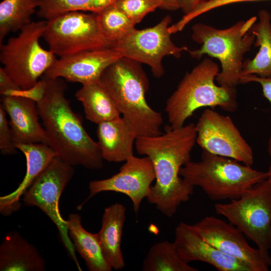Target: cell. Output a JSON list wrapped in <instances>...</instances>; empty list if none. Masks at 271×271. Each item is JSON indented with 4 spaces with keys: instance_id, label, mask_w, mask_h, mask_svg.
Segmentation results:
<instances>
[{
    "instance_id": "1",
    "label": "cell",
    "mask_w": 271,
    "mask_h": 271,
    "mask_svg": "<svg viewBox=\"0 0 271 271\" xmlns=\"http://www.w3.org/2000/svg\"><path fill=\"white\" fill-rule=\"evenodd\" d=\"M196 139V124L190 123L177 128L168 125L164 133L139 137L135 141L138 153L150 158L155 172V183L148 201L168 217H172L193 193L194 187L180 176V171L191 161Z\"/></svg>"
},
{
    "instance_id": "2",
    "label": "cell",
    "mask_w": 271,
    "mask_h": 271,
    "mask_svg": "<svg viewBox=\"0 0 271 271\" xmlns=\"http://www.w3.org/2000/svg\"><path fill=\"white\" fill-rule=\"evenodd\" d=\"M45 78L47 81L46 92L37 104L48 145L57 157L73 166L101 169L104 160L99 145L89 135L79 115L73 110L65 96L67 85L64 81L62 78Z\"/></svg>"
},
{
    "instance_id": "3",
    "label": "cell",
    "mask_w": 271,
    "mask_h": 271,
    "mask_svg": "<svg viewBox=\"0 0 271 271\" xmlns=\"http://www.w3.org/2000/svg\"><path fill=\"white\" fill-rule=\"evenodd\" d=\"M99 81L138 137L162 133V114L146 100L149 83L141 63L121 57L104 70Z\"/></svg>"
},
{
    "instance_id": "4",
    "label": "cell",
    "mask_w": 271,
    "mask_h": 271,
    "mask_svg": "<svg viewBox=\"0 0 271 271\" xmlns=\"http://www.w3.org/2000/svg\"><path fill=\"white\" fill-rule=\"evenodd\" d=\"M219 72L218 64L207 58L185 74L166 102L165 111L171 127L183 126L200 108L218 107L230 112L236 110V87L217 85L215 80Z\"/></svg>"
},
{
    "instance_id": "5",
    "label": "cell",
    "mask_w": 271,
    "mask_h": 271,
    "mask_svg": "<svg viewBox=\"0 0 271 271\" xmlns=\"http://www.w3.org/2000/svg\"><path fill=\"white\" fill-rule=\"evenodd\" d=\"M256 20L257 17L253 16L223 29L197 23L192 28L191 37L202 45L199 49H189L188 52L194 59H199L204 55L217 59L221 67L216 77L218 84L236 87L240 84L243 56L254 44L255 36L249 30Z\"/></svg>"
},
{
    "instance_id": "6",
    "label": "cell",
    "mask_w": 271,
    "mask_h": 271,
    "mask_svg": "<svg viewBox=\"0 0 271 271\" xmlns=\"http://www.w3.org/2000/svg\"><path fill=\"white\" fill-rule=\"evenodd\" d=\"M180 175L191 185L200 187L215 201L238 199L267 176V172L205 151L200 161H190L183 166Z\"/></svg>"
},
{
    "instance_id": "7",
    "label": "cell",
    "mask_w": 271,
    "mask_h": 271,
    "mask_svg": "<svg viewBox=\"0 0 271 271\" xmlns=\"http://www.w3.org/2000/svg\"><path fill=\"white\" fill-rule=\"evenodd\" d=\"M46 23V20L31 22L21 29L18 36L0 44L2 67L21 89L34 85L57 59L40 43Z\"/></svg>"
},
{
    "instance_id": "8",
    "label": "cell",
    "mask_w": 271,
    "mask_h": 271,
    "mask_svg": "<svg viewBox=\"0 0 271 271\" xmlns=\"http://www.w3.org/2000/svg\"><path fill=\"white\" fill-rule=\"evenodd\" d=\"M214 208L217 214L226 217L256 245L271 265V188L266 179L238 199L215 204Z\"/></svg>"
},
{
    "instance_id": "9",
    "label": "cell",
    "mask_w": 271,
    "mask_h": 271,
    "mask_svg": "<svg viewBox=\"0 0 271 271\" xmlns=\"http://www.w3.org/2000/svg\"><path fill=\"white\" fill-rule=\"evenodd\" d=\"M43 38L59 58L85 51L112 48L101 30L95 13H65L47 21Z\"/></svg>"
},
{
    "instance_id": "10",
    "label": "cell",
    "mask_w": 271,
    "mask_h": 271,
    "mask_svg": "<svg viewBox=\"0 0 271 271\" xmlns=\"http://www.w3.org/2000/svg\"><path fill=\"white\" fill-rule=\"evenodd\" d=\"M74 172L73 166L55 157L25 193L23 200L27 206L39 207L56 225L70 257L82 270L69 236L67 221L63 219L59 210L61 195Z\"/></svg>"
},
{
    "instance_id": "11",
    "label": "cell",
    "mask_w": 271,
    "mask_h": 271,
    "mask_svg": "<svg viewBox=\"0 0 271 271\" xmlns=\"http://www.w3.org/2000/svg\"><path fill=\"white\" fill-rule=\"evenodd\" d=\"M172 18L165 16L155 26L142 30L133 29L125 37L115 42L112 48L121 57L148 65L153 75L159 78L164 74V57L171 56L179 58L187 46L178 47L172 41L168 31Z\"/></svg>"
},
{
    "instance_id": "12",
    "label": "cell",
    "mask_w": 271,
    "mask_h": 271,
    "mask_svg": "<svg viewBox=\"0 0 271 271\" xmlns=\"http://www.w3.org/2000/svg\"><path fill=\"white\" fill-rule=\"evenodd\" d=\"M195 124L196 143L203 151L247 166L253 164V150L230 117L207 108Z\"/></svg>"
},
{
    "instance_id": "13",
    "label": "cell",
    "mask_w": 271,
    "mask_h": 271,
    "mask_svg": "<svg viewBox=\"0 0 271 271\" xmlns=\"http://www.w3.org/2000/svg\"><path fill=\"white\" fill-rule=\"evenodd\" d=\"M192 226L206 241L222 252L245 263L252 271L268 270L269 265L259 249L251 246L243 233L230 222L209 216Z\"/></svg>"
},
{
    "instance_id": "14",
    "label": "cell",
    "mask_w": 271,
    "mask_h": 271,
    "mask_svg": "<svg viewBox=\"0 0 271 271\" xmlns=\"http://www.w3.org/2000/svg\"><path fill=\"white\" fill-rule=\"evenodd\" d=\"M155 179L154 168L150 158L133 156L125 161L116 174L107 179L90 181L89 195L85 202L101 192L120 193L129 198L137 214L143 200L149 196Z\"/></svg>"
},
{
    "instance_id": "15",
    "label": "cell",
    "mask_w": 271,
    "mask_h": 271,
    "mask_svg": "<svg viewBox=\"0 0 271 271\" xmlns=\"http://www.w3.org/2000/svg\"><path fill=\"white\" fill-rule=\"evenodd\" d=\"M121 57L113 48L94 50L59 58L43 75L82 85L99 81L104 70Z\"/></svg>"
},
{
    "instance_id": "16",
    "label": "cell",
    "mask_w": 271,
    "mask_h": 271,
    "mask_svg": "<svg viewBox=\"0 0 271 271\" xmlns=\"http://www.w3.org/2000/svg\"><path fill=\"white\" fill-rule=\"evenodd\" d=\"M182 259L206 262L219 271H252L246 264L222 252L201 238L192 225L181 222L175 231L173 242Z\"/></svg>"
},
{
    "instance_id": "17",
    "label": "cell",
    "mask_w": 271,
    "mask_h": 271,
    "mask_svg": "<svg viewBox=\"0 0 271 271\" xmlns=\"http://www.w3.org/2000/svg\"><path fill=\"white\" fill-rule=\"evenodd\" d=\"M1 105L10 117L13 141L18 144L48 142L43 125L39 122L37 104L35 101L20 97L2 96Z\"/></svg>"
},
{
    "instance_id": "18",
    "label": "cell",
    "mask_w": 271,
    "mask_h": 271,
    "mask_svg": "<svg viewBox=\"0 0 271 271\" xmlns=\"http://www.w3.org/2000/svg\"><path fill=\"white\" fill-rule=\"evenodd\" d=\"M16 147L26 157V172L23 181L14 192L0 197V211L4 215H9L20 208L21 197L57 157L55 152L48 145L43 143L18 144Z\"/></svg>"
},
{
    "instance_id": "19",
    "label": "cell",
    "mask_w": 271,
    "mask_h": 271,
    "mask_svg": "<svg viewBox=\"0 0 271 271\" xmlns=\"http://www.w3.org/2000/svg\"><path fill=\"white\" fill-rule=\"evenodd\" d=\"M97 136L104 160L109 162H125L134 156L133 146L138 137L123 117L98 124Z\"/></svg>"
},
{
    "instance_id": "20",
    "label": "cell",
    "mask_w": 271,
    "mask_h": 271,
    "mask_svg": "<svg viewBox=\"0 0 271 271\" xmlns=\"http://www.w3.org/2000/svg\"><path fill=\"white\" fill-rule=\"evenodd\" d=\"M45 261L37 248L18 232L11 231L0 245L1 271H43Z\"/></svg>"
},
{
    "instance_id": "21",
    "label": "cell",
    "mask_w": 271,
    "mask_h": 271,
    "mask_svg": "<svg viewBox=\"0 0 271 271\" xmlns=\"http://www.w3.org/2000/svg\"><path fill=\"white\" fill-rule=\"evenodd\" d=\"M125 207L115 203L105 208L97 237L103 254L112 269H121L125 261L121 249Z\"/></svg>"
},
{
    "instance_id": "22",
    "label": "cell",
    "mask_w": 271,
    "mask_h": 271,
    "mask_svg": "<svg viewBox=\"0 0 271 271\" xmlns=\"http://www.w3.org/2000/svg\"><path fill=\"white\" fill-rule=\"evenodd\" d=\"M68 233L75 250L85 262L90 271H110L112 267L106 259L97 233L86 230L77 213H71L67 220Z\"/></svg>"
},
{
    "instance_id": "23",
    "label": "cell",
    "mask_w": 271,
    "mask_h": 271,
    "mask_svg": "<svg viewBox=\"0 0 271 271\" xmlns=\"http://www.w3.org/2000/svg\"><path fill=\"white\" fill-rule=\"evenodd\" d=\"M258 22L249 30L255 36L254 46L259 50L252 59L243 61L241 77L255 75L261 77H271V16L266 10H260Z\"/></svg>"
},
{
    "instance_id": "24",
    "label": "cell",
    "mask_w": 271,
    "mask_h": 271,
    "mask_svg": "<svg viewBox=\"0 0 271 271\" xmlns=\"http://www.w3.org/2000/svg\"><path fill=\"white\" fill-rule=\"evenodd\" d=\"M75 97L83 105L86 118L93 123L98 124L120 116L114 101L99 81L82 84Z\"/></svg>"
},
{
    "instance_id": "25",
    "label": "cell",
    "mask_w": 271,
    "mask_h": 271,
    "mask_svg": "<svg viewBox=\"0 0 271 271\" xmlns=\"http://www.w3.org/2000/svg\"><path fill=\"white\" fill-rule=\"evenodd\" d=\"M39 0H3L0 4V44L10 33L31 22Z\"/></svg>"
},
{
    "instance_id": "26",
    "label": "cell",
    "mask_w": 271,
    "mask_h": 271,
    "mask_svg": "<svg viewBox=\"0 0 271 271\" xmlns=\"http://www.w3.org/2000/svg\"><path fill=\"white\" fill-rule=\"evenodd\" d=\"M143 271H197L180 257L173 242L164 240L153 245L142 264Z\"/></svg>"
},
{
    "instance_id": "27",
    "label": "cell",
    "mask_w": 271,
    "mask_h": 271,
    "mask_svg": "<svg viewBox=\"0 0 271 271\" xmlns=\"http://www.w3.org/2000/svg\"><path fill=\"white\" fill-rule=\"evenodd\" d=\"M116 0H39L38 15L46 21L73 12L98 13Z\"/></svg>"
},
{
    "instance_id": "28",
    "label": "cell",
    "mask_w": 271,
    "mask_h": 271,
    "mask_svg": "<svg viewBox=\"0 0 271 271\" xmlns=\"http://www.w3.org/2000/svg\"><path fill=\"white\" fill-rule=\"evenodd\" d=\"M99 26L113 44L135 28V24L114 4L96 14Z\"/></svg>"
},
{
    "instance_id": "29",
    "label": "cell",
    "mask_w": 271,
    "mask_h": 271,
    "mask_svg": "<svg viewBox=\"0 0 271 271\" xmlns=\"http://www.w3.org/2000/svg\"><path fill=\"white\" fill-rule=\"evenodd\" d=\"M114 4L135 25L161 6L160 0H116Z\"/></svg>"
},
{
    "instance_id": "30",
    "label": "cell",
    "mask_w": 271,
    "mask_h": 271,
    "mask_svg": "<svg viewBox=\"0 0 271 271\" xmlns=\"http://www.w3.org/2000/svg\"><path fill=\"white\" fill-rule=\"evenodd\" d=\"M267 0H202L189 13L184 15L176 23L169 28L171 34L181 31L192 20L214 9L234 3Z\"/></svg>"
},
{
    "instance_id": "31",
    "label": "cell",
    "mask_w": 271,
    "mask_h": 271,
    "mask_svg": "<svg viewBox=\"0 0 271 271\" xmlns=\"http://www.w3.org/2000/svg\"><path fill=\"white\" fill-rule=\"evenodd\" d=\"M17 148L13 141L11 127L6 117V112L0 105V150L4 155H13Z\"/></svg>"
},
{
    "instance_id": "32",
    "label": "cell",
    "mask_w": 271,
    "mask_h": 271,
    "mask_svg": "<svg viewBox=\"0 0 271 271\" xmlns=\"http://www.w3.org/2000/svg\"><path fill=\"white\" fill-rule=\"evenodd\" d=\"M47 85V81L42 77L32 87L27 89H18L8 91L2 96H12L23 97L32 100L37 103L39 102L44 96Z\"/></svg>"
},
{
    "instance_id": "33",
    "label": "cell",
    "mask_w": 271,
    "mask_h": 271,
    "mask_svg": "<svg viewBox=\"0 0 271 271\" xmlns=\"http://www.w3.org/2000/svg\"><path fill=\"white\" fill-rule=\"evenodd\" d=\"M249 82L258 83L261 85L264 97L271 105V77H261L255 75H248L240 78V84Z\"/></svg>"
},
{
    "instance_id": "34",
    "label": "cell",
    "mask_w": 271,
    "mask_h": 271,
    "mask_svg": "<svg viewBox=\"0 0 271 271\" xmlns=\"http://www.w3.org/2000/svg\"><path fill=\"white\" fill-rule=\"evenodd\" d=\"M21 89L6 72L2 67H0V93L2 95L5 92L14 89Z\"/></svg>"
},
{
    "instance_id": "35",
    "label": "cell",
    "mask_w": 271,
    "mask_h": 271,
    "mask_svg": "<svg viewBox=\"0 0 271 271\" xmlns=\"http://www.w3.org/2000/svg\"><path fill=\"white\" fill-rule=\"evenodd\" d=\"M161 8L168 11H177L182 9L183 0H160Z\"/></svg>"
},
{
    "instance_id": "36",
    "label": "cell",
    "mask_w": 271,
    "mask_h": 271,
    "mask_svg": "<svg viewBox=\"0 0 271 271\" xmlns=\"http://www.w3.org/2000/svg\"><path fill=\"white\" fill-rule=\"evenodd\" d=\"M202 0H183L182 10L184 15L190 13Z\"/></svg>"
},
{
    "instance_id": "37",
    "label": "cell",
    "mask_w": 271,
    "mask_h": 271,
    "mask_svg": "<svg viewBox=\"0 0 271 271\" xmlns=\"http://www.w3.org/2000/svg\"><path fill=\"white\" fill-rule=\"evenodd\" d=\"M267 176L266 180L268 182L271 188V164L270 165L269 168L268 169V171H267Z\"/></svg>"
},
{
    "instance_id": "38",
    "label": "cell",
    "mask_w": 271,
    "mask_h": 271,
    "mask_svg": "<svg viewBox=\"0 0 271 271\" xmlns=\"http://www.w3.org/2000/svg\"><path fill=\"white\" fill-rule=\"evenodd\" d=\"M267 152L269 155V156L271 157V135L270 137L269 138L268 143H267Z\"/></svg>"
}]
</instances>
